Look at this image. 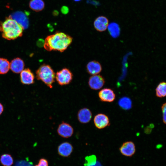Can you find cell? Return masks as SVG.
<instances>
[{
	"label": "cell",
	"mask_w": 166,
	"mask_h": 166,
	"mask_svg": "<svg viewBox=\"0 0 166 166\" xmlns=\"http://www.w3.org/2000/svg\"><path fill=\"white\" fill-rule=\"evenodd\" d=\"M14 166H33V164L32 162L22 160L17 162Z\"/></svg>",
	"instance_id": "24"
},
{
	"label": "cell",
	"mask_w": 166,
	"mask_h": 166,
	"mask_svg": "<svg viewBox=\"0 0 166 166\" xmlns=\"http://www.w3.org/2000/svg\"><path fill=\"white\" fill-rule=\"evenodd\" d=\"M121 153L125 156L131 157L135 153L136 147L134 143L131 141L124 142L119 148Z\"/></svg>",
	"instance_id": "8"
},
{
	"label": "cell",
	"mask_w": 166,
	"mask_h": 166,
	"mask_svg": "<svg viewBox=\"0 0 166 166\" xmlns=\"http://www.w3.org/2000/svg\"><path fill=\"white\" fill-rule=\"evenodd\" d=\"M0 162L3 166H11L14 163L12 157L8 154L2 155L0 158Z\"/></svg>",
	"instance_id": "19"
},
{
	"label": "cell",
	"mask_w": 166,
	"mask_h": 166,
	"mask_svg": "<svg viewBox=\"0 0 166 166\" xmlns=\"http://www.w3.org/2000/svg\"><path fill=\"white\" fill-rule=\"evenodd\" d=\"M61 11L62 13L63 14H67L69 11L68 8L65 6H63L61 9Z\"/></svg>",
	"instance_id": "27"
},
{
	"label": "cell",
	"mask_w": 166,
	"mask_h": 166,
	"mask_svg": "<svg viewBox=\"0 0 166 166\" xmlns=\"http://www.w3.org/2000/svg\"><path fill=\"white\" fill-rule=\"evenodd\" d=\"M24 67L23 61L18 57L14 59L10 63V69L15 73H21L24 69Z\"/></svg>",
	"instance_id": "16"
},
{
	"label": "cell",
	"mask_w": 166,
	"mask_h": 166,
	"mask_svg": "<svg viewBox=\"0 0 166 166\" xmlns=\"http://www.w3.org/2000/svg\"><path fill=\"white\" fill-rule=\"evenodd\" d=\"M73 75L68 69L64 68L57 72L55 75V78L58 83L61 85L69 84L72 81Z\"/></svg>",
	"instance_id": "4"
},
{
	"label": "cell",
	"mask_w": 166,
	"mask_h": 166,
	"mask_svg": "<svg viewBox=\"0 0 166 166\" xmlns=\"http://www.w3.org/2000/svg\"><path fill=\"white\" fill-rule=\"evenodd\" d=\"M108 30L112 36H117L120 33V28L118 25L114 22L108 25Z\"/></svg>",
	"instance_id": "22"
},
{
	"label": "cell",
	"mask_w": 166,
	"mask_h": 166,
	"mask_svg": "<svg viewBox=\"0 0 166 166\" xmlns=\"http://www.w3.org/2000/svg\"><path fill=\"white\" fill-rule=\"evenodd\" d=\"M29 6L32 10L39 12L44 9L45 4L42 0H31L29 3Z\"/></svg>",
	"instance_id": "17"
},
{
	"label": "cell",
	"mask_w": 166,
	"mask_h": 166,
	"mask_svg": "<svg viewBox=\"0 0 166 166\" xmlns=\"http://www.w3.org/2000/svg\"><path fill=\"white\" fill-rule=\"evenodd\" d=\"M98 96L102 101L111 102L115 99L116 95L112 89L105 88L101 90L98 93Z\"/></svg>",
	"instance_id": "9"
},
{
	"label": "cell",
	"mask_w": 166,
	"mask_h": 166,
	"mask_svg": "<svg viewBox=\"0 0 166 166\" xmlns=\"http://www.w3.org/2000/svg\"><path fill=\"white\" fill-rule=\"evenodd\" d=\"M89 166H101V165L100 164V163L99 162H97L96 164H95L94 165H90Z\"/></svg>",
	"instance_id": "29"
},
{
	"label": "cell",
	"mask_w": 166,
	"mask_h": 166,
	"mask_svg": "<svg viewBox=\"0 0 166 166\" xmlns=\"http://www.w3.org/2000/svg\"><path fill=\"white\" fill-rule=\"evenodd\" d=\"M57 132L59 135L64 138L71 137L73 133V129L69 124L62 121L58 126Z\"/></svg>",
	"instance_id": "7"
},
{
	"label": "cell",
	"mask_w": 166,
	"mask_h": 166,
	"mask_svg": "<svg viewBox=\"0 0 166 166\" xmlns=\"http://www.w3.org/2000/svg\"><path fill=\"white\" fill-rule=\"evenodd\" d=\"M23 29L16 21L9 17L4 21L0 22V31L2 37L8 40H14L21 37Z\"/></svg>",
	"instance_id": "2"
},
{
	"label": "cell",
	"mask_w": 166,
	"mask_h": 166,
	"mask_svg": "<svg viewBox=\"0 0 166 166\" xmlns=\"http://www.w3.org/2000/svg\"><path fill=\"white\" fill-rule=\"evenodd\" d=\"M9 17L16 21L23 29H26L28 27L29 21L26 13L18 11L12 13Z\"/></svg>",
	"instance_id": "5"
},
{
	"label": "cell",
	"mask_w": 166,
	"mask_h": 166,
	"mask_svg": "<svg viewBox=\"0 0 166 166\" xmlns=\"http://www.w3.org/2000/svg\"><path fill=\"white\" fill-rule=\"evenodd\" d=\"M118 103L119 106L122 109L128 110L132 107V102L131 100L126 97H124L119 100Z\"/></svg>",
	"instance_id": "18"
},
{
	"label": "cell",
	"mask_w": 166,
	"mask_h": 166,
	"mask_svg": "<svg viewBox=\"0 0 166 166\" xmlns=\"http://www.w3.org/2000/svg\"><path fill=\"white\" fill-rule=\"evenodd\" d=\"M73 147L69 143L65 142L61 144L58 146L57 151L58 154L63 157H68L72 153Z\"/></svg>",
	"instance_id": "12"
},
{
	"label": "cell",
	"mask_w": 166,
	"mask_h": 166,
	"mask_svg": "<svg viewBox=\"0 0 166 166\" xmlns=\"http://www.w3.org/2000/svg\"><path fill=\"white\" fill-rule=\"evenodd\" d=\"M74 0V1H75V2H79V1H80L81 0Z\"/></svg>",
	"instance_id": "30"
},
{
	"label": "cell",
	"mask_w": 166,
	"mask_h": 166,
	"mask_svg": "<svg viewBox=\"0 0 166 166\" xmlns=\"http://www.w3.org/2000/svg\"><path fill=\"white\" fill-rule=\"evenodd\" d=\"M85 162L84 166H89L94 165L97 162L96 157L94 155L87 156L85 157Z\"/></svg>",
	"instance_id": "23"
},
{
	"label": "cell",
	"mask_w": 166,
	"mask_h": 166,
	"mask_svg": "<svg viewBox=\"0 0 166 166\" xmlns=\"http://www.w3.org/2000/svg\"><path fill=\"white\" fill-rule=\"evenodd\" d=\"M161 109L162 113L163 121V123L165 124L166 123V104L164 103L163 104L162 106Z\"/></svg>",
	"instance_id": "26"
},
{
	"label": "cell",
	"mask_w": 166,
	"mask_h": 166,
	"mask_svg": "<svg viewBox=\"0 0 166 166\" xmlns=\"http://www.w3.org/2000/svg\"><path fill=\"white\" fill-rule=\"evenodd\" d=\"M92 117V113L90 110L86 108L80 109L77 113V118L81 123L86 124L89 122Z\"/></svg>",
	"instance_id": "13"
},
{
	"label": "cell",
	"mask_w": 166,
	"mask_h": 166,
	"mask_svg": "<svg viewBox=\"0 0 166 166\" xmlns=\"http://www.w3.org/2000/svg\"><path fill=\"white\" fill-rule=\"evenodd\" d=\"M20 79L22 84L30 85L34 83V77L33 73L29 69H26L21 72Z\"/></svg>",
	"instance_id": "14"
},
{
	"label": "cell",
	"mask_w": 166,
	"mask_h": 166,
	"mask_svg": "<svg viewBox=\"0 0 166 166\" xmlns=\"http://www.w3.org/2000/svg\"><path fill=\"white\" fill-rule=\"evenodd\" d=\"M72 40L73 38L70 36L62 32H57L46 38L44 47L49 51L54 50L62 52L67 48Z\"/></svg>",
	"instance_id": "1"
},
{
	"label": "cell",
	"mask_w": 166,
	"mask_h": 166,
	"mask_svg": "<svg viewBox=\"0 0 166 166\" xmlns=\"http://www.w3.org/2000/svg\"><path fill=\"white\" fill-rule=\"evenodd\" d=\"M36 77L38 80L42 81L50 88L53 87L55 81V73L49 65L44 64L41 65L36 72Z\"/></svg>",
	"instance_id": "3"
},
{
	"label": "cell",
	"mask_w": 166,
	"mask_h": 166,
	"mask_svg": "<svg viewBox=\"0 0 166 166\" xmlns=\"http://www.w3.org/2000/svg\"><path fill=\"white\" fill-rule=\"evenodd\" d=\"M48 162L47 159L44 158L40 159L38 164L34 166H48Z\"/></svg>",
	"instance_id": "25"
},
{
	"label": "cell",
	"mask_w": 166,
	"mask_h": 166,
	"mask_svg": "<svg viewBox=\"0 0 166 166\" xmlns=\"http://www.w3.org/2000/svg\"><path fill=\"white\" fill-rule=\"evenodd\" d=\"M156 96L160 98L165 97L166 95V83L165 82H160L156 89Z\"/></svg>",
	"instance_id": "20"
},
{
	"label": "cell",
	"mask_w": 166,
	"mask_h": 166,
	"mask_svg": "<svg viewBox=\"0 0 166 166\" xmlns=\"http://www.w3.org/2000/svg\"><path fill=\"white\" fill-rule=\"evenodd\" d=\"M109 20L105 17L100 16L94 20L93 25L95 29L99 32L105 31L109 25Z\"/></svg>",
	"instance_id": "11"
},
{
	"label": "cell",
	"mask_w": 166,
	"mask_h": 166,
	"mask_svg": "<svg viewBox=\"0 0 166 166\" xmlns=\"http://www.w3.org/2000/svg\"><path fill=\"white\" fill-rule=\"evenodd\" d=\"M4 107L3 105L0 103V115L2 114L3 111Z\"/></svg>",
	"instance_id": "28"
},
{
	"label": "cell",
	"mask_w": 166,
	"mask_h": 166,
	"mask_svg": "<svg viewBox=\"0 0 166 166\" xmlns=\"http://www.w3.org/2000/svg\"><path fill=\"white\" fill-rule=\"evenodd\" d=\"M93 122L96 127L99 129L104 128L109 124L108 117L103 113L96 115L94 118Z\"/></svg>",
	"instance_id": "10"
},
{
	"label": "cell",
	"mask_w": 166,
	"mask_h": 166,
	"mask_svg": "<svg viewBox=\"0 0 166 166\" xmlns=\"http://www.w3.org/2000/svg\"><path fill=\"white\" fill-rule=\"evenodd\" d=\"M10 69V63L6 59L0 58V74H4L7 73Z\"/></svg>",
	"instance_id": "21"
},
{
	"label": "cell",
	"mask_w": 166,
	"mask_h": 166,
	"mask_svg": "<svg viewBox=\"0 0 166 166\" xmlns=\"http://www.w3.org/2000/svg\"><path fill=\"white\" fill-rule=\"evenodd\" d=\"M105 83L104 78L99 74L91 76L89 77L88 81V84L90 88L95 90L101 89Z\"/></svg>",
	"instance_id": "6"
},
{
	"label": "cell",
	"mask_w": 166,
	"mask_h": 166,
	"mask_svg": "<svg viewBox=\"0 0 166 166\" xmlns=\"http://www.w3.org/2000/svg\"><path fill=\"white\" fill-rule=\"evenodd\" d=\"M86 68L88 73L93 75L98 74L102 70L100 63L95 60L89 62L87 65Z\"/></svg>",
	"instance_id": "15"
}]
</instances>
